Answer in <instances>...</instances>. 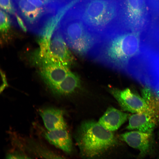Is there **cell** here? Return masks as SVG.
I'll use <instances>...</instances> for the list:
<instances>
[{
	"label": "cell",
	"instance_id": "cell-1",
	"mask_svg": "<svg viewBox=\"0 0 159 159\" xmlns=\"http://www.w3.org/2000/svg\"><path fill=\"white\" fill-rule=\"evenodd\" d=\"M118 12L116 0H81L66 14L81 20L102 41L117 34Z\"/></svg>",
	"mask_w": 159,
	"mask_h": 159
},
{
	"label": "cell",
	"instance_id": "cell-2",
	"mask_svg": "<svg viewBox=\"0 0 159 159\" xmlns=\"http://www.w3.org/2000/svg\"><path fill=\"white\" fill-rule=\"evenodd\" d=\"M140 32L117 33L101 41L89 57L108 67L125 72L129 62L141 52Z\"/></svg>",
	"mask_w": 159,
	"mask_h": 159
},
{
	"label": "cell",
	"instance_id": "cell-3",
	"mask_svg": "<svg viewBox=\"0 0 159 159\" xmlns=\"http://www.w3.org/2000/svg\"><path fill=\"white\" fill-rule=\"evenodd\" d=\"M76 139L81 154L87 158L99 156L118 143L112 131L93 120L85 121L81 124Z\"/></svg>",
	"mask_w": 159,
	"mask_h": 159
},
{
	"label": "cell",
	"instance_id": "cell-4",
	"mask_svg": "<svg viewBox=\"0 0 159 159\" xmlns=\"http://www.w3.org/2000/svg\"><path fill=\"white\" fill-rule=\"evenodd\" d=\"M57 30L67 44L77 54L89 57L100 40L80 20L65 14Z\"/></svg>",
	"mask_w": 159,
	"mask_h": 159
},
{
	"label": "cell",
	"instance_id": "cell-5",
	"mask_svg": "<svg viewBox=\"0 0 159 159\" xmlns=\"http://www.w3.org/2000/svg\"><path fill=\"white\" fill-rule=\"evenodd\" d=\"M39 62H51L61 64L68 67L73 62L74 58L60 33L56 30L51 38L41 37Z\"/></svg>",
	"mask_w": 159,
	"mask_h": 159
},
{
	"label": "cell",
	"instance_id": "cell-6",
	"mask_svg": "<svg viewBox=\"0 0 159 159\" xmlns=\"http://www.w3.org/2000/svg\"><path fill=\"white\" fill-rule=\"evenodd\" d=\"M125 72L155 91L159 89V78L155 62L142 53L131 60Z\"/></svg>",
	"mask_w": 159,
	"mask_h": 159
},
{
	"label": "cell",
	"instance_id": "cell-7",
	"mask_svg": "<svg viewBox=\"0 0 159 159\" xmlns=\"http://www.w3.org/2000/svg\"><path fill=\"white\" fill-rule=\"evenodd\" d=\"M12 1L16 10L29 30L40 35L45 23L52 16L26 0Z\"/></svg>",
	"mask_w": 159,
	"mask_h": 159
},
{
	"label": "cell",
	"instance_id": "cell-8",
	"mask_svg": "<svg viewBox=\"0 0 159 159\" xmlns=\"http://www.w3.org/2000/svg\"><path fill=\"white\" fill-rule=\"evenodd\" d=\"M123 16L125 23L132 31H140L146 20L145 0H124Z\"/></svg>",
	"mask_w": 159,
	"mask_h": 159
},
{
	"label": "cell",
	"instance_id": "cell-9",
	"mask_svg": "<svg viewBox=\"0 0 159 159\" xmlns=\"http://www.w3.org/2000/svg\"><path fill=\"white\" fill-rule=\"evenodd\" d=\"M110 91L123 110L134 113L149 112L150 110L143 98L130 89L120 90L112 89Z\"/></svg>",
	"mask_w": 159,
	"mask_h": 159
},
{
	"label": "cell",
	"instance_id": "cell-10",
	"mask_svg": "<svg viewBox=\"0 0 159 159\" xmlns=\"http://www.w3.org/2000/svg\"><path fill=\"white\" fill-rule=\"evenodd\" d=\"M41 74L53 91L70 72L68 67L51 62H40Z\"/></svg>",
	"mask_w": 159,
	"mask_h": 159
},
{
	"label": "cell",
	"instance_id": "cell-11",
	"mask_svg": "<svg viewBox=\"0 0 159 159\" xmlns=\"http://www.w3.org/2000/svg\"><path fill=\"white\" fill-rule=\"evenodd\" d=\"M120 138L130 146L138 150L140 157L146 156L151 150L152 145L151 133L132 131L121 134Z\"/></svg>",
	"mask_w": 159,
	"mask_h": 159
},
{
	"label": "cell",
	"instance_id": "cell-12",
	"mask_svg": "<svg viewBox=\"0 0 159 159\" xmlns=\"http://www.w3.org/2000/svg\"><path fill=\"white\" fill-rule=\"evenodd\" d=\"M39 114L44 125L48 130L66 129V122L63 111L61 109L53 107H47L40 109Z\"/></svg>",
	"mask_w": 159,
	"mask_h": 159
},
{
	"label": "cell",
	"instance_id": "cell-13",
	"mask_svg": "<svg viewBox=\"0 0 159 159\" xmlns=\"http://www.w3.org/2000/svg\"><path fill=\"white\" fill-rule=\"evenodd\" d=\"M158 123L156 120L149 112L136 113L130 117L126 128L152 133Z\"/></svg>",
	"mask_w": 159,
	"mask_h": 159
},
{
	"label": "cell",
	"instance_id": "cell-14",
	"mask_svg": "<svg viewBox=\"0 0 159 159\" xmlns=\"http://www.w3.org/2000/svg\"><path fill=\"white\" fill-rule=\"evenodd\" d=\"M128 115L113 107L108 108L98 122L106 130L113 131L118 129L127 120Z\"/></svg>",
	"mask_w": 159,
	"mask_h": 159
},
{
	"label": "cell",
	"instance_id": "cell-15",
	"mask_svg": "<svg viewBox=\"0 0 159 159\" xmlns=\"http://www.w3.org/2000/svg\"><path fill=\"white\" fill-rule=\"evenodd\" d=\"M43 133L45 138L51 144L66 153H68L71 152L72 140L66 129L48 130Z\"/></svg>",
	"mask_w": 159,
	"mask_h": 159
},
{
	"label": "cell",
	"instance_id": "cell-16",
	"mask_svg": "<svg viewBox=\"0 0 159 159\" xmlns=\"http://www.w3.org/2000/svg\"><path fill=\"white\" fill-rule=\"evenodd\" d=\"M80 83L77 75L69 72L53 92L59 95H68L73 92L79 87Z\"/></svg>",
	"mask_w": 159,
	"mask_h": 159
},
{
	"label": "cell",
	"instance_id": "cell-17",
	"mask_svg": "<svg viewBox=\"0 0 159 159\" xmlns=\"http://www.w3.org/2000/svg\"><path fill=\"white\" fill-rule=\"evenodd\" d=\"M141 51L153 59L159 62V37L150 36L141 44Z\"/></svg>",
	"mask_w": 159,
	"mask_h": 159
},
{
	"label": "cell",
	"instance_id": "cell-18",
	"mask_svg": "<svg viewBox=\"0 0 159 159\" xmlns=\"http://www.w3.org/2000/svg\"><path fill=\"white\" fill-rule=\"evenodd\" d=\"M36 7L52 15L56 14L65 5L62 0H26Z\"/></svg>",
	"mask_w": 159,
	"mask_h": 159
},
{
	"label": "cell",
	"instance_id": "cell-19",
	"mask_svg": "<svg viewBox=\"0 0 159 159\" xmlns=\"http://www.w3.org/2000/svg\"><path fill=\"white\" fill-rule=\"evenodd\" d=\"M142 94L149 109L159 120V95L148 87L143 89Z\"/></svg>",
	"mask_w": 159,
	"mask_h": 159
},
{
	"label": "cell",
	"instance_id": "cell-20",
	"mask_svg": "<svg viewBox=\"0 0 159 159\" xmlns=\"http://www.w3.org/2000/svg\"><path fill=\"white\" fill-rule=\"evenodd\" d=\"M0 29L2 37L6 36L11 28V22L9 15L3 10H0Z\"/></svg>",
	"mask_w": 159,
	"mask_h": 159
},
{
	"label": "cell",
	"instance_id": "cell-21",
	"mask_svg": "<svg viewBox=\"0 0 159 159\" xmlns=\"http://www.w3.org/2000/svg\"><path fill=\"white\" fill-rule=\"evenodd\" d=\"M0 7L10 14H15L16 9L12 0H0Z\"/></svg>",
	"mask_w": 159,
	"mask_h": 159
},
{
	"label": "cell",
	"instance_id": "cell-22",
	"mask_svg": "<svg viewBox=\"0 0 159 159\" xmlns=\"http://www.w3.org/2000/svg\"><path fill=\"white\" fill-rule=\"evenodd\" d=\"M7 159H23L30 158L22 153L14 152L9 153L6 156Z\"/></svg>",
	"mask_w": 159,
	"mask_h": 159
},
{
	"label": "cell",
	"instance_id": "cell-23",
	"mask_svg": "<svg viewBox=\"0 0 159 159\" xmlns=\"http://www.w3.org/2000/svg\"><path fill=\"white\" fill-rule=\"evenodd\" d=\"M15 15L17 22L19 26L24 32H26L27 30V29L26 26L24 23V20L17 14H15Z\"/></svg>",
	"mask_w": 159,
	"mask_h": 159
},
{
	"label": "cell",
	"instance_id": "cell-24",
	"mask_svg": "<svg viewBox=\"0 0 159 159\" xmlns=\"http://www.w3.org/2000/svg\"><path fill=\"white\" fill-rule=\"evenodd\" d=\"M64 0L66 1H69V0Z\"/></svg>",
	"mask_w": 159,
	"mask_h": 159
}]
</instances>
